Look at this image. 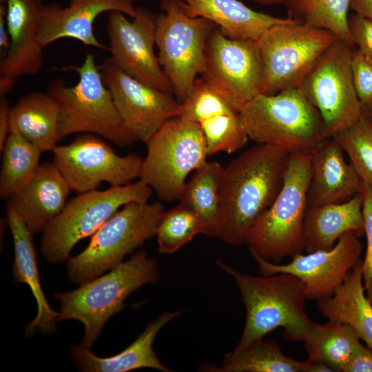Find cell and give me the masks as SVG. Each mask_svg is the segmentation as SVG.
Returning <instances> with one entry per match:
<instances>
[{
    "label": "cell",
    "mask_w": 372,
    "mask_h": 372,
    "mask_svg": "<svg viewBox=\"0 0 372 372\" xmlns=\"http://www.w3.org/2000/svg\"><path fill=\"white\" fill-rule=\"evenodd\" d=\"M182 313V311L164 312L156 320L150 322L127 348L111 357L101 358L94 355L89 348L72 346L71 354L73 360L83 371L127 372L140 368L172 371L159 361L153 349V343L159 330Z\"/></svg>",
    "instance_id": "23"
},
{
    "label": "cell",
    "mask_w": 372,
    "mask_h": 372,
    "mask_svg": "<svg viewBox=\"0 0 372 372\" xmlns=\"http://www.w3.org/2000/svg\"><path fill=\"white\" fill-rule=\"evenodd\" d=\"M352 50L343 41L335 40L300 87L319 112L327 138L349 126L362 114L353 81Z\"/></svg>",
    "instance_id": "12"
},
{
    "label": "cell",
    "mask_w": 372,
    "mask_h": 372,
    "mask_svg": "<svg viewBox=\"0 0 372 372\" xmlns=\"http://www.w3.org/2000/svg\"><path fill=\"white\" fill-rule=\"evenodd\" d=\"M53 163L71 190L83 193L103 182L125 185L139 178L143 158L136 154L119 156L99 136L85 134L68 145H56Z\"/></svg>",
    "instance_id": "13"
},
{
    "label": "cell",
    "mask_w": 372,
    "mask_h": 372,
    "mask_svg": "<svg viewBox=\"0 0 372 372\" xmlns=\"http://www.w3.org/2000/svg\"><path fill=\"white\" fill-rule=\"evenodd\" d=\"M6 5L10 43L0 63L1 75L37 74L43 63V48L37 40L43 5L41 0H8Z\"/></svg>",
    "instance_id": "19"
},
{
    "label": "cell",
    "mask_w": 372,
    "mask_h": 372,
    "mask_svg": "<svg viewBox=\"0 0 372 372\" xmlns=\"http://www.w3.org/2000/svg\"><path fill=\"white\" fill-rule=\"evenodd\" d=\"M350 8L353 12L372 20V0H351Z\"/></svg>",
    "instance_id": "43"
},
{
    "label": "cell",
    "mask_w": 372,
    "mask_h": 372,
    "mask_svg": "<svg viewBox=\"0 0 372 372\" xmlns=\"http://www.w3.org/2000/svg\"><path fill=\"white\" fill-rule=\"evenodd\" d=\"M311 154L289 155L279 194L248 234L246 243L251 254L278 262L304 249Z\"/></svg>",
    "instance_id": "6"
},
{
    "label": "cell",
    "mask_w": 372,
    "mask_h": 372,
    "mask_svg": "<svg viewBox=\"0 0 372 372\" xmlns=\"http://www.w3.org/2000/svg\"><path fill=\"white\" fill-rule=\"evenodd\" d=\"M200 234H203L200 218L192 209L180 203L162 214L155 235L158 251L173 254Z\"/></svg>",
    "instance_id": "33"
},
{
    "label": "cell",
    "mask_w": 372,
    "mask_h": 372,
    "mask_svg": "<svg viewBox=\"0 0 372 372\" xmlns=\"http://www.w3.org/2000/svg\"><path fill=\"white\" fill-rule=\"evenodd\" d=\"M308 360H293L282 353L276 341L260 340L246 348L234 349L220 366L202 369L216 372H308Z\"/></svg>",
    "instance_id": "29"
},
{
    "label": "cell",
    "mask_w": 372,
    "mask_h": 372,
    "mask_svg": "<svg viewBox=\"0 0 372 372\" xmlns=\"http://www.w3.org/2000/svg\"><path fill=\"white\" fill-rule=\"evenodd\" d=\"M139 179L163 201L178 200L187 176L207 161L199 123L179 116L168 120L146 143Z\"/></svg>",
    "instance_id": "10"
},
{
    "label": "cell",
    "mask_w": 372,
    "mask_h": 372,
    "mask_svg": "<svg viewBox=\"0 0 372 372\" xmlns=\"http://www.w3.org/2000/svg\"><path fill=\"white\" fill-rule=\"evenodd\" d=\"M318 302V311L323 316L330 321L349 325L372 350V304L364 287L362 260L347 273L331 296Z\"/></svg>",
    "instance_id": "26"
},
{
    "label": "cell",
    "mask_w": 372,
    "mask_h": 372,
    "mask_svg": "<svg viewBox=\"0 0 372 372\" xmlns=\"http://www.w3.org/2000/svg\"><path fill=\"white\" fill-rule=\"evenodd\" d=\"M71 189L52 163L40 165L31 180L8 203L33 233L43 231L67 203Z\"/></svg>",
    "instance_id": "21"
},
{
    "label": "cell",
    "mask_w": 372,
    "mask_h": 372,
    "mask_svg": "<svg viewBox=\"0 0 372 372\" xmlns=\"http://www.w3.org/2000/svg\"><path fill=\"white\" fill-rule=\"evenodd\" d=\"M239 115L249 139L289 154H312L327 138L319 112L300 87L260 93Z\"/></svg>",
    "instance_id": "3"
},
{
    "label": "cell",
    "mask_w": 372,
    "mask_h": 372,
    "mask_svg": "<svg viewBox=\"0 0 372 372\" xmlns=\"http://www.w3.org/2000/svg\"><path fill=\"white\" fill-rule=\"evenodd\" d=\"M331 137L347 153L362 183L372 189V125L364 114Z\"/></svg>",
    "instance_id": "34"
},
{
    "label": "cell",
    "mask_w": 372,
    "mask_h": 372,
    "mask_svg": "<svg viewBox=\"0 0 372 372\" xmlns=\"http://www.w3.org/2000/svg\"><path fill=\"white\" fill-rule=\"evenodd\" d=\"M236 112L223 93L202 76L196 79L189 96L180 103L178 116L200 123L218 114Z\"/></svg>",
    "instance_id": "35"
},
{
    "label": "cell",
    "mask_w": 372,
    "mask_h": 372,
    "mask_svg": "<svg viewBox=\"0 0 372 372\" xmlns=\"http://www.w3.org/2000/svg\"><path fill=\"white\" fill-rule=\"evenodd\" d=\"M68 70L78 74L76 85L67 86L59 79L48 87L59 107V141L85 133L102 136L121 147L131 145L136 139L124 127L94 55L87 54L81 65H70Z\"/></svg>",
    "instance_id": "5"
},
{
    "label": "cell",
    "mask_w": 372,
    "mask_h": 372,
    "mask_svg": "<svg viewBox=\"0 0 372 372\" xmlns=\"http://www.w3.org/2000/svg\"><path fill=\"white\" fill-rule=\"evenodd\" d=\"M362 181L344 157L333 138H326L312 153L307 207L345 202L361 191Z\"/></svg>",
    "instance_id": "20"
},
{
    "label": "cell",
    "mask_w": 372,
    "mask_h": 372,
    "mask_svg": "<svg viewBox=\"0 0 372 372\" xmlns=\"http://www.w3.org/2000/svg\"><path fill=\"white\" fill-rule=\"evenodd\" d=\"M351 0H287L290 19L331 32L351 49H355L348 17Z\"/></svg>",
    "instance_id": "31"
},
{
    "label": "cell",
    "mask_w": 372,
    "mask_h": 372,
    "mask_svg": "<svg viewBox=\"0 0 372 372\" xmlns=\"http://www.w3.org/2000/svg\"><path fill=\"white\" fill-rule=\"evenodd\" d=\"M202 76L239 112L261 93L263 68L256 41L231 39L215 28L207 39Z\"/></svg>",
    "instance_id": "14"
},
{
    "label": "cell",
    "mask_w": 372,
    "mask_h": 372,
    "mask_svg": "<svg viewBox=\"0 0 372 372\" xmlns=\"http://www.w3.org/2000/svg\"><path fill=\"white\" fill-rule=\"evenodd\" d=\"M262 5H280L285 4L287 0H249Z\"/></svg>",
    "instance_id": "45"
},
{
    "label": "cell",
    "mask_w": 372,
    "mask_h": 372,
    "mask_svg": "<svg viewBox=\"0 0 372 372\" xmlns=\"http://www.w3.org/2000/svg\"><path fill=\"white\" fill-rule=\"evenodd\" d=\"M289 155L258 144L224 167L217 238L233 246L247 242L251 227L282 187Z\"/></svg>",
    "instance_id": "1"
},
{
    "label": "cell",
    "mask_w": 372,
    "mask_h": 372,
    "mask_svg": "<svg viewBox=\"0 0 372 372\" xmlns=\"http://www.w3.org/2000/svg\"><path fill=\"white\" fill-rule=\"evenodd\" d=\"M360 236L355 231L346 233L331 249L306 255L299 253L284 265L273 263L254 254L252 256L262 275H294L304 283L307 300L318 301L331 296L360 260L362 245Z\"/></svg>",
    "instance_id": "17"
},
{
    "label": "cell",
    "mask_w": 372,
    "mask_h": 372,
    "mask_svg": "<svg viewBox=\"0 0 372 372\" xmlns=\"http://www.w3.org/2000/svg\"><path fill=\"white\" fill-rule=\"evenodd\" d=\"M192 16L205 18L227 37L256 41L268 28L297 22L252 10L239 0H180ZM299 22V21H298Z\"/></svg>",
    "instance_id": "24"
},
{
    "label": "cell",
    "mask_w": 372,
    "mask_h": 372,
    "mask_svg": "<svg viewBox=\"0 0 372 372\" xmlns=\"http://www.w3.org/2000/svg\"><path fill=\"white\" fill-rule=\"evenodd\" d=\"M112 58L125 72L147 85L172 94L171 83L154 52L156 18L136 8L129 20L123 12H110L106 24Z\"/></svg>",
    "instance_id": "16"
},
{
    "label": "cell",
    "mask_w": 372,
    "mask_h": 372,
    "mask_svg": "<svg viewBox=\"0 0 372 372\" xmlns=\"http://www.w3.org/2000/svg\"><path fill=\"white\" fill-rule=\"evenodd\" d=\"M362 214L366 249L362 260V278L366 297L372 304V189L362 183Z\"/></svg>",
    "instance_id": "38"
},
{
    "label": "cell",
    "mask_w": 372,
    "mask_h": 372,
    "mask_svg": "<svg viewBox=\"0 0 372 372\" xmlns=\"http://www.w3.org/2000/svg\"><path fill=\"white\" fill-rule=\"evenodd\" d=\"M159 278L158 265L143 251L121 262L108 273L81 284L78 289L57 292L61 303L57 321L74 319L84 327L81 346L90 348L106 322L125 307L124 301L134 291Z\"/></svg>",
    "instance_id": "4"
},
{
    "label": "cell",
    "mask_w": 372,
    "mask_h": 372,
    "mask_svg": "<svg viewBox=\"0 0 372 372\" xmlns=\"http://www.w3.org/2000/svg\"><path fill=\"white\" fill-rule=\"evenodd\" d=\"M342 372H372V350L360 343L354 350Z\"/></svg>",
    "instance_id": "40"
},
{
    "label": "cell",
    "mask_w": 372,
    "mask_h": 372,
    "mask_svg": "<svg viewBox=\"0 0 372 372\" xmlns=\"http://www.w3.org/2000/svg\"><path fill=\"white\" fill-rule=\"evenodd\" d=\"M60 112L48 93L21 96L10 110V133L23 137L42 152L52 151L59 141Z\"/></svg>",
    "instance_id": "27"
},
{
    "label": "cell",
    "mask_w": 372,
    "mask_h": 372,
    "mask_svg": "<svg viewBox=\"0 0 372 372\" xmlns=\"http://www.w3.org/2000/svg\"><path fill=\"white\" fill-rule=\"evenodd\" d=\"M163 212V204L158 202L124 205L97 229L82 252L70 258V280L83 284L123 262L127 254L156 235Z\"/></svg>",
    "instance_id": "7"
},
{
    "label": "cell",
    "mask_w": 372,
    "mask_h": 372,
    "mask_svg": "<svg viewBox=\"0 0 372 372\" xmlns=\"http://www.w3.org/2000/svg\"><path fill=\"white\" fill-rule=\"evenodd\" d=\"M353 81L362 113L372 111V62L358 50L351 54Z\"/></svg>",
    "instance_id": "37"
},
{
    "label": "cell",
    "mask_w": 372,
    "mask_h": 372,
    "mask_svg": "<svg viewBox=\"0 0 372 372\" xmlns=\"http://www.w3.org/2000/svg\"><path fill=\"white\" fill-rule=\"evenodd\" d=\"M362 203L360 191L345 202L307 207L304 219L307 253L330 249L342 235L350 231L362 236Z\"/></svg>",
    "instance_id": "25"
},
{
    "label": "cell",
    "mask_w": 372,
    "mask_h": 372,
    "mask_svg": "<svg viewBox=\"0 0 372 372\" xmlns=\"http://www.w3.org/2000/svg\"><path fill=\"white\" fill-rule=\"evenodd\" d=\"M199 125L208 156L221 152H235L244 147L249 138L239 112L218 114L201 121Z\"/></svg>",
    "instance_id": "36"
},
{
    "label": "cell",
    "mask_w": 372,
    "mask_h": 372,
    "mask_svg": "<svg viewBox=\"0 0 372 372\" xmlns=\"http://www.w3.org/2000/svg\"><path fill=\"white\" fill-rule=\"evenodd\" d=\"M6 220L14 245V279L16 282L28 285L37 304V316L25 327V332L28 335L37 331L43 333L52 332L55 329V322L57 321L59 312L50 307L40 282L37 254L33 243V232L8 203L6 206Z\"/></svg>",
    "instance_id": "22"
},
{
    "label": "cell",
    "mask_w": 372,
    "mask_h": 372,
    "mask_svg": "<svg viewBox=\"0 0 372 372\" xmlns=\"http://www.w3.org/2000/svg\"><path fill=\"white\" fill-rule=\"evenodd\" d=\"M348 23L355 48L372 62V20L353 12Z\"/></svg>",
    "instance_id": "39"
},
{
    "label": "cell",
    "mask_w": 372,
    "mask_h": 372,
    "mask_svg": "<svg viewBox=\"0 0 372 372\" xmlns=\"http://www.w3.org/2000/svg\"><path fill=\"white\" fill-rule=\"evenodd\" d=\"M363 114H364V116L366 117V118L369 120V121L372 125V111L368 113H363Z\"/></svg>",
    "instance_id": "46"
},
{
    "label": "cell",
    "mask_w": 372,
    "mask_h": 372,
    "mask_svg": "<svg viewBox=\"0 0 372 372\" xmlns=\"http://www.w3.org/2000/svg\"><path fill=\"white\" fill-rule=\"evenodd\" d=\"M8 0H0L1 3H6Z\"/></svg>",
    "instance_id": "47"
},
{
    "label": "cell",
    "mask_w": 372,
    "mask_h": 372,
    "mask_svg": "<svg viewBox=\"0 0 372 372\" xmlns=\"http://www.w3.org/2000/svg\"><path fill=\"white\" fill-rule=\"evenodd\" d=\"M0 7V48L8 49L10 47V36L6 23L7 8L5 3H1Z\"/></svg>",
    "instance_id": "42"
},
{
    "label": "cell",
    "mask_w": 372,
    "mask_h": 372,
    "mask_svg": "<svg viewBox=\"0 0 372 372\" xmlns=\"http://www.w3.org/2000/svg\"><path fill=\"white\" fill-rule=\"evenodd\" d=\"M1 152L0 196L10 198L33 177L42 152L19 135L10 133Z\"/></svg>",
    "instance_id": "32"
},
{
    "label": "cell",
    "mask_w": 372,
    "mask_h": 372,
    "mask_svg": "<svg viewBox=\"0 0 372 372\" xmlns=\"http://www.w3.org/2000/svg\"><path fill=\"white\" fill-rule=\"evenodd\" d=\"M11 107L6 96L0 97V151L10 134Z\"/></svg>",
    "instance_id": "41"
},
{
    "label": "cell",
    "mask_w": 372,
    "mask_h": 372,
    "mask_svg": "<svg viewBox=\"0 0 372 372\" xmlns=\"http://www.w3.org/2000/svg\"><path fill=\"white\" fill-rule=\"evenodd\" d=\"M119 11L133 18L136 8L133 0H70L61 7L49 3L43 7L37 34L39 45H48L62 38H72L85 45L110 50L95 37L93 24L99 15L105 12Z\"/></svg>",
    "instance_id": "18"
},
{
    "label": "cell",
    "mask_w": 372,
    "mask_h": 372,
    "mask_svg": "<svg viewBox=\"0 0 372 372\" xmlns=\"http://www.w3.org/2000/svg\"><path fill=\"white\" fill-rule=\"evenodd\" d=\"M17 78L1 76L0 79V97L6 96L10 91L12 90L15 85Z\"/></svg>",
    "instance_id": "44"
},
{
    "label": "cell",
    "mask_w": 372,
    "mask_h": 372,
    "mask_svg": "<svg viewBox=\"0 0 372 372\" xmlns=\"http://www.w3.org/2000/svg\"><path fill=\"white\" fill-rule=\"evenodd\" d=\"M99 67L124 127L136 140L147 143L165 123L178 116L180 103L172 94L132 76L112 57Z\"/></svg>",
    "instance_id": "15"
},
{
    "label": "cell",
    "mask_w": 372,
    "mask_h": 372,
    "mask_svg": "<svg viewBox=\"0 0 372 372\" xmlns=\"http://www.w3.org/2000/svg\"><path fill=\"white\" fill-rule=\"evenodd\" d=\"M360 340L349 325L329 320L324 324L315 322L304 342L309 359L342 371Z\"/></svg>",
    "instance_id": "30"
},
{
    "label": "cell",
    "mask_w": 372,
    "mask_h": 372,
    "mask_svg": "<svg viewBox=\"0 0 372 372\" xmlns=\"http://www.w3.org/2000/svg\"><path fill=\"white\" fill-rule=\"evenodd\" d=\"M224 167L207 161L186 182L178 200L200 218L204 235L217 237L220 218V192Z\"/></svg>",
    "instance_id": "28"
},
{
    "label": "cell",
    "mask_w": 372,
    "mask_h": 372,
    "mask_svg": "<svg viewBox=\"0 0 372 372\" xmlns=\"http://www.w3.org/2000/svg\"><path fill=\"white\" fill-rule=\"evenodd\" d=\"M216 265L236 280L246 311L243 332L235 349L262 340L278 327L291 342L304 340L315 323L305 311L304 283L287 273L255 276L243 273L220 260Z\"/></svg>",
    "instance_id": "2"
},
{
    "label": "cell",
    "mask_w": 372,
    "mask_h": 372,
    "mask_svg": "<svg viewBox=\"0 0 372 372\" xmlns=\"http://www.w3.org/2000/svg\"><path fill=\"white\" fill-rule=\"evenodd\" d=\"M152 193L141 179L105 190L80 193L67 202L43 231L41 254L49 262H64L79 241L92 236L118 209L133 202L147 203Z\"/></svg>",
    "instance_id": "8"
},
{
    "label": "cell",
    "mask_w": 372,
    "mask_h": 372,
    "mask_svg": "<svg viewBox=\"0 0 372 372\" xmlns=\"http://www.w3.org/2000/svg\"><path fill=\"white\" fill-rule=\"evenodd\" d=\"M337 38L305 23L275 25L256 40L261 56V93L273 95L300 87L313 65Z\"/></svg>",
    "instance_id": "11"
},
{
    "label": "cell",
    "mask_w": 372,
    "mask_h": 372,
    "mask_svg": "<svg viewBox=\"0 0 372 372\" xmlns=\"http://www.w3.org/2000/svg\"><path fill=\"white\" fill-rule=\"evenodd\" d=\"M161 6L164 13L156 18L158 57L181 103L189 96L197 75L205 71L207 39L216 25L190 15L180 0H162Z\"/></svg>",
    "instance_id": "9"
}]
</instances>
